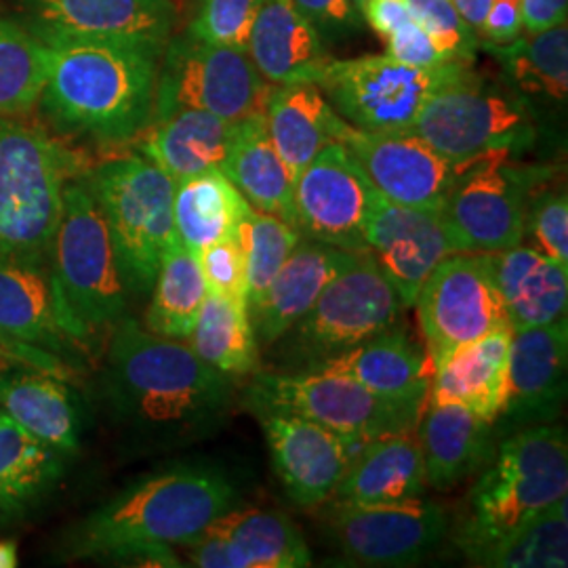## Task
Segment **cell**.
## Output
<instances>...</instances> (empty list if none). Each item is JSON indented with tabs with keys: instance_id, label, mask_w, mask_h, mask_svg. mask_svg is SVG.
Masks as SVG:
<instances>
[{
	"instance_id": "cell-38",
	"label": "cell",
	"mask_w": 568,
	"mask_h": 568,
	"mask_svg": "<svg viewBox=\"0 0 568 568\" xmlns=\"http://www.w3.org/2000/svg\"><path fill=\"white\" fill-rule=\"evenodd\" d=\"M206 293L209 288L196 253L180 241L171 244L164 251L156 281L152 284L145 328L161 337L183 342L196 325Z\"/></svg>"
},
{
	"instance_id": "cell-12",
	"label": "cell",
	"mask_w": 568,
	"mask_h": 568,
	"mask_svg": "<svg viewBox=\"0 0 568 568\" xmlns=\"http://www.w3.org/2000/svg\"><path fill=\"white\" fill-rule=\"evenodd\" d=\"M467 65L448 61L438 68H413L389 55L333 60L318 79L335 112L361 131H408L427 100Z\"/></svg>"
},
{
	"instance_id": "cell-32",
	"label": "cell",
	"mask_w": 568,
	"mask_h": 568,
	"mask_svg": "<svg viewBox=\"0 0 568 568\" xmlns=\"http://www.w3.org/2000/svg\"><path fill=\"white\" fill-rule=\"evenodd\" d=\"M206 530L224 546L225 568H304L312 565L304 535L274 509L239 508L217 516Z\"/></svg>"
},
{
	"instance_id": "cell-24",
	"label": "cell",
	"mask_w": 568,
	"mask_h": 568,
	"mask_svg": "<svg viewBox=\"0 0 568 568\" xmlns=\"http://www.w3.org/2000/svg\"><path fill=\"white\" fill-rule=\"evenodd\" d=\"M310 371L344 375L371 394L400 405L426 406L432 382L426 349L396 325Z\"/></svg>"
},
{
	"instance_id": "cell-21",
	"label": "cell",
	"mask_w": 568,
	"mask_h": 568,
	"mask_svg": "<svg viewBox=\"0 0 568 568\" xmlns=\"http://www.w3.org/2000/svg\"><path fill=\"white\" fill-rule=\"evenodd\" d=\"M366 253L394 284L405 307H413L434 267L457 253L443 211L413 209L382 199L366 224Z\"/></svg>"
},
{
	"instance_id": "cell-52",
	"label": "cell",
	"mask_w": 568,
	"mask_h": 568,
	"mask_svg": "<svg viewBox=\"0 0 568 568\" xmlns=\"http://www.w3.org/2000/svg\"><path fill=\"white\" fill-rule=\"evenodd\" d=\"M453 7L459 11V16L476 30L480 32L485 18H487L490 0H450Z\"/></svg>"
},
{
	"instance_id": "cell-18",
	"label": "cell",
	"mask_w": 568,
	"mask_h": 568,
	"mask_svg": "<svg viewBox=\"0 0 568 568\" xmlns=\"http://www.w3.org/2000/svg\"><path fill=\"white\" fill-rule=\"evenodd\" d=\"M255 413L288 497L302 508H316L331 499L354 457L349 450L354 440L291 410Z\"/></svg>"
},
{
	"instance_id": "cell-53",
	"label": "cell",
	"mask_w": 568,
	"mask_h": 568,
	"mask_svg": "<svg viewBox=\"0 0 568 568\" xmlns=\"http://www.w3.org/2000/svg\"><path fill=\"white\" fill-rule=\"evenodd\" d=\"M18 567V546L13 541H0V568Z\"/></svg>"
},
{
	"instance_id": "cell-54",
	"label": "cell",
	"mask_w": 568,
	"mask_h": 568,
	"mask_svg": "<svg viewBox=\"0 0 568 568\" xmlns=\"http://www.w3.org/2000/svg\"><path fill=\"white\" fill-rule=\"evenodd\" d=\"M349 2H352V4L356 7V11L363 16V9H365V4L368 0H349Z\"/></svg>"
},
{
	"instance_id": "cell-34",
	"label": "cell",
	"mask_w": 568,
	"mask_h": 568,
	"mask_svg": "<svg viewBox=\"0 0 568 568\" xmlns=\"http://www.w3.org/2000/svg\"><path fill=\"white\" fill-rule=\"evenodd\" d=\"M0 408L13 424L61 455L79 448V406L51 373L0 375Z\"/></svg>"
},
{
	"instance_id": "cell-42",
	"label": "cell",
	"mask_w": 568,
	"mask_h": 568,
	"mask_svg": "<svg viewBox=\"0 0 568 568\" xmlns=\"http://www.w3.org/2000/svg\"><path fill=\"white\" fill-rule=\"evenodd\" d=\"M239 234L246 257V307L253 310L264 300L267 286L300 243L302 234L293 225L255 211L253 206L246 213Z\"/></svg>"
},
{
	"instance_id": "cell-19",
	"label": "cell",
	"mask_w": 568,
	"mask_h": 568,
	"mask_svg": "<svg viewBox=\"0 0 568 568\" xmlns=\"http://www.w3.org/2000/svg\"><path fill=\"white\" fill-rule=\"evenodd\" d=\"M39 39L135 44L163 55L175 26L171 0H28Z\"/></svg>"
},
{
	"instance_id": "cell-2",
	"label": "cell",
	"mask_w": 568,
	"mask_h": 568,
	"mask_svg": "<svg viewBox=\"0 0 568 568\" xmlns=\"http://www.w3.org/2000/svg\"><path fill=\"white\" fill-rule=\"evenodd\" d=\"M241 488L217 464L182 462L121 490L74 528L70 554L148 567H182L173 554L239 506Z\"/></svg>"
},
{
	"instance_id": "cell-39",
	"label": "cell",
	"mask_w": 568,
	"mask_h": 568,
	"mask_svg": "<svg viewBox=\"0 0 568 568\" xmlns=\"http://www.w3.org/2000/svg\"><path fill=\"white\" fill-rule=\"evenodd\" d=\"M61 453L11 419L0 426V509L34 504L60 478Z\"/></svg>"
},
{
	"instance_id": "cell-6",
	"label": "cell",
	"mask_w": 568,
	"mask_h": 568,
	"mask_svg": "<svg viewBox=\"0 0 568 568\" xmlns=\"http://www.w3.org/2000/svg\"><path fill=\"white\" fill-rule=\"evenodd\" d=\"M403 310L394 284L375 260L363 253L326 284L316 304L272 345L278 371H310L342 356L396 325Z\"/></svg>"
},
{
	"instance_id": "cell-44",
	"label": "cell",
	"mask_w": 568,
	"mask_h": 568,
	"mask_svg": "<svg viewBox=\"0 0 568 568\" xmlns=\"http://www.w3.org/2000/svg\"><path fill=\"white\" fill-rule=\"evenodd\" d=\"M260 4L262 0H201L187 34L199 41L246 51Z\"/></svg>"
},
{
	"instance_id": "cell-35",
	"label": "cell",
	"mask_w": 568,
	"mask_h": 568,
	"mask_svg": "<svg viewBox=\"0 0 568 568\" xmlns=\"http://www.w3.org/2000/svg\"><path fill=\"white\" fill-rule=\"evenodd\" d=\"M248 211L251 204L222 171H209L175 183V236L194 253L236 236Z\"/></svg>"
},
{
	"instance_id": "cell-22",
	"label": "cell",
	"mask_w": 568,
	"mask_h": 568,
	"mask_svg": "<svg viewBox=\"0 0 568 568\" xmlns=\"http://www.w3.org/2000/svg\"><path fill=\"white\" fill-rule=\"evenodd\" d=\"M358 260L356 253L302 236L288 260L265 291L264 300L248 310L260 347H272L316 304L326 284Z\"/></svg>"
},
{
	"instance_id": "cell-47",
	"label": "cell",
	"mask_w": 568,
	"mask_h": 568,
	"mask_svg": "<svg viewBox=\"0 0 568 568\" xmlns=\"http://www.w3.org/2000/svg\"><path fill=\"white\" fill-rule=\"evenodd\" d=\"M326 41H342L361 32V13L349 0H293Z\"/></svg>"
},
{
	"instance_id": "cell-48",
	"label": "cell",
	"mask_w": 568,
	"mask_h": 568,
	"mask_svg": "<svg viewBox=\"0 0 568 568\" xmlns=\"http://www.w3.org/2000/svg\"><path fill=\"white\" fill-rule=\"evenodd\" d=\"M386 55L413 68H438L448 63L417 21H408L387 34Z\"/></svg>"
},
{
	"instance_id": "cell-20",
	"label": "cell",
	"mask_w": 568,
	"mask_h": 568,
	"mask_svg": "<svg viewBox=\"0 0 568 568\" xmlns=\"http://www.w3.org/2000/svg\"><path fill=\"white\" fill-rule=\"evenodd\" d=\"M567 318L554 325L511 331L508 394L493 426L528 427L551 424L567 398Z\"/></svg>"
},
{
	"instance_id": "cell-49",
	"label": "cell",
	"mask_w": 568,
	"mask_h": 568,
	"mask_svg": "<svg viewBox=\"0 0 568 568\" xmlns=\"http://www.w3.org/2000/svg\"><path fill=\"white\" fill-rule=\"evenodd\" d=\"M525 32L523 0H490L487 18L478 32L485 44H506Z\"/></svg>"
},
{
	"instance_id": "cell-40",
	"label": "cell",
	"mask_w": 568,
	"mask_h": 568,
	"mask_svg": "<svg viewBox=\"0 0 568 568\" xmlns=\"http://www.w3.org/2000/svg\"><path fill=\"white\" fill-rule=\"evenodd\" d=\"M49 74L47 44L0 20V116L23 114L41 102Z\"/></svg>"
},
{
	"instance_id": "cell-7",
	"label": "cell",
	"mask_w": 568,
	"mask_h": 568,
	"mask_svg": "<svg viewBox=\"0 0 568 568\" xmlns=\"http://www.w3.org/2000/svg\"><path fill=\"white\" fill-rule=\"evenodd\" d=\"M440 156L467 164L488 154H514L535 142V121L523 95L493 84L467 65L438 89L408 129Z\"/></svg>"
},
{
	"instance_id": "cell-27",
	"label": "cell",
	"mask_w": 568,
	"mask_h": 568,
	"mask_svg": "<svg viewBox=\"0 0 568 568\" xmlns=\"http://www.w3.org/2000/svg\"><path fill=\"white\" fill-rule=\"evenodd\" d=\"M488 260L511 331L567 318L568 267L523 243L488 253Z\"/></svg>"
},
{
	"instance_id": "cell-43",
	"label": "cell",
	"mask_w": 568,
	"mask_h": 568,
	"mask_svg": "<svg viewBox=\"0 0 568 568\" xmlns=\"http://www.w3.org/2000/svg\"><path fill=\"white\" fill-rule=\"evenodd\" d=\"M406 4L445 60L474 63L483 42L450 0H406Z\"/></svg>"
},
{
	"instance_id": "cell-55",
	"label": "cell",
	"mask_w": 568,
	"mask_h": 568,
	"mask_svg": "<svg viewBox=\"0 0 568 568\" xmlns=\"http://www.w3.org/2000/svg\"><path fill=\"white\" fill-rule=\"evenodd\" d=\"M0 358H9V356H7V352H4V347H0ZM2 366H4V363L0 361V371H2Z\"/></svg>"
},
{
	"instance_id": "cell-5",
	"label": "cell",
	"mask_w": 568,
	"mask_h": 568,
	"mask_svg": "<svg viewBox=\"0 0 568 568\" xmlns=\"http://www.w3.org/2000/svg\"><path fill=\"white\" fill-rule=\"evenodd\" d=\"M58 321L68 339L89 342L126 314L131 288L102 206L84 178L63 187L61 215L49 244Z\"/></svg>"
},
{
	"instance_id": "cell-30",
	"label": "cell",
	"mask_w": 568,
	"mask_h": 568,
	"mask_svg": "<svg viewBox=\"0 0 568 568\" xmlns=\"http://www.w3.org/2000/svg\"><path fill=\"white\" fill-rule=\"evenodd\" d=\"M415 432L427 485L438 490L464 483L493 455V424L466 406L427 400Z\"/></svg>"
},
{
	"instance_id": "cell-4",
	"label": "cell",
	"mask_w": 568,
	"mask_h": 568,
	"mask_svg": "<svg viewBox=\"0 0 568 568\" xmlns=\"http://www.w3.org/2000/svg\"><path fill=\"white\" fill-rule=\"evenodd\" d=\"M568 497V440L565 427L541 424L506 438L495 462L469 490L455 544L478 562L525 527L530 518Z\"/></svg>"
},
{
	"instance_id": "cell-36",
	"label": "cell",
	"mask_w": 568,
	"mask_h": 568,
	"mask_svg": "<svg viewBox=\"0 0 568 568\" xmlns=\"http://www.w3.org/2000/svg\"><path fill=\"white\" fill-rule=\"evenodd\" d=\"M504 74L525 100L562 105L568 95V28L560 23L541 32H523L506 44H485Z\"/></svg>"
},
{
	"instance_id": "cell-50",
	"label": "cell",
	"mask_w": 568,
	"mask_h": 568,
	"mask_svg": "<svg viewBox=\"0 0 568 568\" xmlns=\"http://www.w3.org/2000/svg\"><path fill=\"white\" fill-rule=\"evenodd\" d=\"M363 18L382 39L413 21L406 0H368L363 9Z\"/></svg>"
},
{
	"instance_id": "cell-56",
	"label": "cell",
	"mask_w": 568,
	"mask_h": 568,
	"mask_svg": "<svg viewBox=\"0 0 568 568\" xmlns=\"http://www.w3.org/2000/svg\"><path fill=\"white\" fill-rule=\"evenodd\" d=\"M4 422H9V417H7V415H4V413H2V410H0V426H2V424H4Z\"/></svg>"
},
{
	"instance_id": "cell-10",
	"label": "cell",
	"mask_w": 568,
	"mask_h": 568,
	"mask_svg": "<svg viewBox=\"0 0 568 568\" xmlns=\"http://www.w3.org/2000/svg\"><path fill=\"white\" fill-rule=\"evenodd\" d=\"M163 53L152 121L180 110H201L230 122L264 114L276 84L265 81L244 49L187 34L169 41Z\"/></svg>"
},
{
	"instance_id": "cell-23",
	"label": "cell",
	"mask_w": 568,
	"mask_h": 568,
	"mask_svg": "<svg viewBox=\"0 0 568 568\" xmlns=\"http://www.w3.org/2000/svg\"><path fill=\"white\" fill-rule=\"evenodd\" d=\"M68 339L58 321L49 248L0 246V342L53 345Z\"/></svg>"
},
{
	"instance_id": "cell-17",
	"label": "cell",
	"mask_w": 568,
	"mask_h": 568,
	"mask_svg": "<svg viewBox=\"0 0 568 568\" xmlns=\"http://www.w3.org/2000/svg\"><path fill=\"white\" fill-rule=\"evenodd\" d=\"M342 143L387 203L443 211L466 164L440 156L413 131H361L347 122Z\"/></svg>"
},
{
	"instance_id": "cell-28",
	"label": "cell",
	"mask_w": 568,
	"mask_h": 568,
	"mask_svg": "<svg viewBox=\"0 0 568 568\" xmlns=\"http://www.w3.org/2000/svg\"><path fill=\"white\" fill-rule=\"evenodd\" d=\"M241 122H230L201 110H180L150 122L140 150L173 182L209 171H222Z\"/></svg>"
},
{
	"instance_id": "cell-15",
	"label": "cell",
	"mask_w": 568,
	"mask_h": 568,
	"mask_svg": "<svg viewBox=\"0 0 568 568\" xmlns=\"http://www.w3.org/2000/svg\"><path fill=\"white\" fill-rule=\"evenodd\" d=\"M527 204V180L509 154H488L464 166L443 220L457 251L497 253L525 241Z\"/></svg>"
},
{
	"instance_id": "cell-37",
	"label": "cell",
	"mask_w": 568,
	"mask_h": 568,
	"mask_svg": "<svg viewBox=\"0 0 568 568\" xmlns=\"http://www.w3.org/2000/svg\"><path fill=\"white\" fill-rule=\"evenodd\" d=\"M183 342L230 377L253 375L260 368V344L244 302L206 293L196 325Z\"/></svg>"
},
{
	"instance_id": "cell-13",
	"label": "cell",
	"mask_w": 568,
	"mask_h": 568,
	"mask_svg": "<svg viewBox=\"0 0 568 568\" xmlns=\"http://www.w3.org/2000/svg\"><path fill=\"white\" fill-rule=\"evenodd\" d=\"M413 307L432 368L455 349L509 328L488 253L448 255L422 284Z\"/></svg>"
},
{
	"instance_id": "cell-33",
	"label": "cell",
	"mask_w": 568,
	"mask_h": 568,
	"mask_svg": "<svg viewBox=\"0 0 568 568\" xmlns=\"http://www.w3.org/2000/svg\"><path fill=\"white\" fill-rule=\"evenodd\" d=\"M222 173L239 187L244 201L255 211L274 215L295 227V178L267 135L264 114L239 124Z\"/></svg>"
},
{
	"instance_id": "cell-26",
	"label": "cell",
	"mask_w": 568,
	"mask_h": 568,
	"mask_svg": "<svg viewBox=\"0 0 568 568\" xmlns=\"http://www.w3.org/2000/svg\"><path fill=\"white\" fill-rule=\"evenodd\" d=\"M426 487V467L413 427L365 443L333 495L345 504L394 506L422 499Z\"/></svg>"
},
{
	"instance_id": "cell-46",
	"label": "cell",
	"mask_w": 568,
	"mask_h": 568,
	"mask_svg": "<svg viewBox=\"0 0 568 568\" xmlns=\"http://www.w3.org/2000/svg\"><path fill=\"white\" fill-rule=\"evenodd\" d=\"M527 230L535 239V248L551 262L568 267V201L565 190L539 196L527 209Z\"/></svg>"
},
{
	"instance_id": "cell-16",
	"label": "cell",
	"mask_w": 568,
	"mask_h": 568,
	"mask_svg": "<svg viewBox=\"0 0 568 568\" xmlns=\"http://www.w3.org/2000/svg\"><path fill=\"white\" fill-rule=\"evenodd\" d=\"M328 528L345 558L361 567H413L445 541L447 509L415 499L394 506H358L335 501Z\"/></svg>"
},
{
	"instance_id": "cell-51",
	"label": "cell",
	"mask_w": 568,
	"mask_h": 568,
	"mask_svg": "<svg viewBox=\"0 0 568 568\" xmlns=\"http://www.w3.org/2000/svg\"><path fill=\"white\" fill-rule=\"evenodd\" d=\"M568 0H523V23L527 32H541L567 23Z\"/></svg>"
},
{
	"instance_id": "cell-9",
	"label": "cell",
	"mask_w": 568,
	"mask_h": 568,
	"mask_svg": "<svg viewBox=\"0 0 568 568\" xmlns=\"http://www.w3.org/2000/svg\"><path fill=\"white\" fill-rule=\"evenodd\" d=\"M74 166L42 129L0 116V246L49 248Z\"/></svg>"
},
{
	"instance_id": "cell-41",
	"label": "cell",
	"mask_w": 568,
	"mask_h": 568,
	"mask_svg": "<svg viewBox=\"0 0 568 568\" xmlns=\"http://www.w3.org/2000/svg\"><path fill=\"white\" fill-rule=\"evenodd\" d=\"M567 497L530 518L490 549L476 565L495 568H567L568 567Z\"/></svg>"
},
{
	"instance_id": "cell-25",
	"label": "cell",
	"mask_w": 568,
	"mask_h": 568,
	"mask_svg": "<svg viewBox=\"0 0 568 568\" xmlns=\"http://www.w3.org/2000/svg\"><path fill=\"white\" fill-rule=\"evenodd\" d=\"M246 53L272 84L318 82L333 61L325 39L305 20L293 0H262Z\"/></svg>"
},
{
	"instance_id": "cell-14",
	"label": "cell",
	"mask_w": 568,
	"mask_h": 568,
	"mask_svg": "<svg viewBox=\"0 0 568 568\" xmlns=\"http://www.w3.org/2000/svg\"><path fill=\"white\" fill-rule=\"evenodd\" d=\"M382 199L344 143H328L295 178V227L305 239L363 255L366 224Z\"/></svg>"
},
{
	"instance_id": "cell-11",
	"label": "cell",
	"mask_w": 568,
	"mask_h": 568,
	"mask_svg": "<svg viewBox=\"0 0 568 568\" xmlns=\"http://www.w3.org/2000/svg\"><path fill=\"white\" fill-rule=\"evenodd\" d=\"M253 410H291L354 443L413 429L426 406L400 405L354 379L323 371H255L246 387Z\"/></svg>"
},
{
	"instance_id": "cell-45",
	"label": "cell",
	"mask_w": 568,
	"mask_h": 568,
	"mask_svg": "<svg viewBox=\"0 0 568 568\" xmlns=\"http://www.w3.org/2000/svg\"><path fill=\"white\" fill-rule=\"evenodd\" d=\"M209 293L246 304V257L241 234L196 253Z\"/></svg>"
},
{
	"instance_id": "cell-29",
	"label": "cell",
	"mask_w": 568,
	"mask_h": 568,
	"mask_svg": "<svg viewBox=\"0 0 568 568\" xmlns=\"http://www.w3.org/2000/svg\"><path fill=\"white\" fill-rule=\"evenodd\" d=\"M509 344L511 331L506 328L448 354L432 368L427 400L466 406L495 424L508 394Z\"/></svg>"
},
{
	"instance_id": "cell-8",
	"label": "cell",
	"mask_w": 568,
	"mask_h": 568,
	"mask_svg": "<svg viewBox=\"0 0 568 568\" xmlns=\"http://www.w3.org/2000/svg\"><path fill=\"white\" fill-rule=\"evenodd\" d=\"M84 180L102 206L131 293L148 295L164 251L178 243L175 182L145 156L108 161Z\"/></svg>"
},
{
	"instance_id": "cell-3",
	"label": "cell",
	"mask_w": 568,
	"mask_h": 568,
	"mask_svg": "<svg viewBox=\"0 0 568 568\" xmlns=\"http://www.w3.org/2000/svg\"><path fill=\"white\" fill-rule=\"evenodd\" d=\"M41 41L49 51L41 100L61 129L100 142L140 138L154 116L161 53L124 42Z\"/></svg>"
},
{
	"instance_id": "cell-31",
	"label": "cell",
	"mask_w": 568,
	"mask_h": 568,
	"mask_svg": "<svg viewBox=\"0 0 568 568\" xmlns=\"http://www.w3.org/2000/svg\"><path fill=\"white\" fill-rule=\"evenodd\" d=\"M264 119L267 135L293 178H297L325 145L342 142L347 129V122L335 112L316 82L274 87Z\"/></svg>"
},
{
	"instance_id": "cell-1",
	"label": "cell",
	"mask_w": 568,
	"mask_h": 568,
	"mask_svg": "<svg viewBox=\"0 0 568 568\" xmlns=\"http://www.w3.org/2000/svg\"><path fill=\"white\" fill-rule=\"evenodd\" d=\"M102 398L124 443L159 453L222 432L234 408V384L182 339L124 316L108 345Z\"/></svg>"
}]
</instances>
